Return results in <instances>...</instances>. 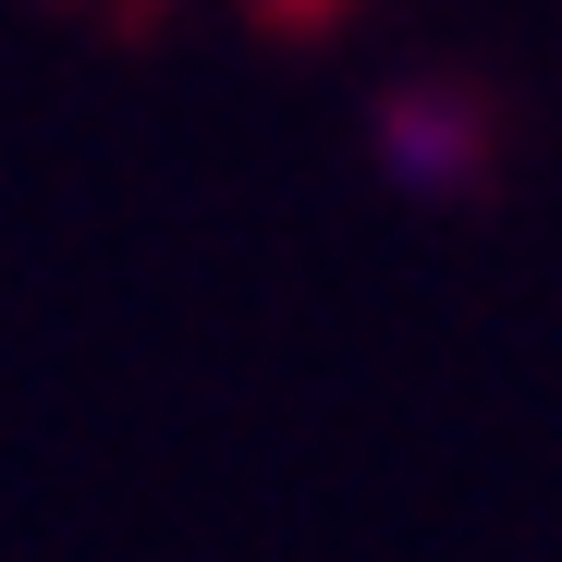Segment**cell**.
Wrapping results in <instances>:
<instances>
[{"instance_id":"cell-1","label":"cell","mask_w":562,"mask_h":562,"mask_svg":"<svg viewBox=\"0 0 562 562\" xmlns=\"http://www.w3.org/2000/svg\"><path fill=\"white\" fill-rule=\"evenodd\" d=\"M367 159H380L392 196L452 209V196L490 183V111L464 99V86H392V99L367 111Z\"/></svg>"}]
</instances>
